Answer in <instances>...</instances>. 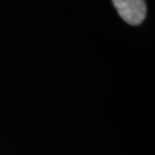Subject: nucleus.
Segmentation results:
<instances>
[{
	"label": "nucleus",
	"mask_w": 155,
	"mask_h": 155,
	"mask_svg": "<svg viewBox=\"0 0 155 155\" xmlns=\"http://www.w3.org/2000/svg\"><path fill=\"white\" fill-rule=\"evenodd\" d=\"M118 15L131 25H139L146 17L145 0H111Z\"/></svg>",
	"instance_id": "obj_1"
}]
</instances>
